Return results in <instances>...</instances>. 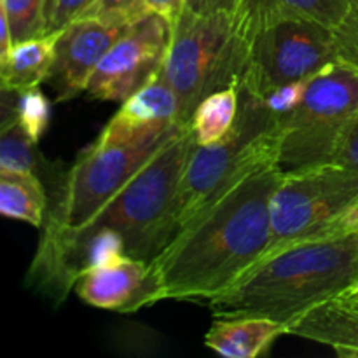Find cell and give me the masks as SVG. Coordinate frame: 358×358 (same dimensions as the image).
<instances>
[{
    "instance_id": "1",
    "label": "cell",
    "mask_w": 358,
    "mask_h": 358,
    "mask_svg": "<svg viewBox=\"0 0 358 358\" xmlns=\"http://www.w3.org/2000/svg\"><path fill=\"white\" fill-rule=\"evenodd\" d=\"M283 175L257 164L173 234L150 262L161 301L208 303L247 275L271 240V201Z\"/></svg>"
},
{
    "instance_id": "2",
    "label": "cell",
    "mask_w": 358,
    "mask_h": 358,
    "mask_svg": "<svg viewBox=\"0 0 358 358\" xmlns=\"http://www.w3.org/2000/svg\"><path fill=\"white\" fill-rule=\"evenodd\" d=\"M358 283L357 233L304 241L257 262L206 303L215 318L262 317L287 327Z\"/></svg>"
},
{
    "instance_id": "3",
    "label": "cell",
    "mask_w": 358,
    "mask_h": 358,
    "mask_svg": "<svg viewBox=\"0 0 358 358\" xmlns=\"http://www.w3.org/2000/svg\"><path fill=\"white\" fill-rule=\"evenodd\" d=\"M194 135L184 126L136 171L131 180L80 229L59 236H41L28 275L35 276L63 254L66 247L91 234H114L126 255L152 262L177 233L175 199L185 164L194 149Z\"/></svg>"
},
{
    "instance_id": "4",
    "label": "cell",
    "mask_w": 358,
    "mask_h": 358,
    "mask_svg": "<svg viewBox=\"0 0 358 358\" xmlns=\"http://www.w3.org/2000/svg\"><path fill=\"white\" fill-rule=\"evenodd\" d=\"M358 119V66L338 59L315 73L303 101L278 115L276 168L294 175L334 163Z\"/></svg>"
},
{
    "instance_id": "5",
    "label": "cell",
    "mask_w": 358,
    "mask_h": 358,
    "mask_svg": "<svg viewBox=\"0 0 358 358\" xmlns=\"http://www.w3.org/2000/svg\"><path fill=\"white\" fill-rule=\"evenodd\" d=\"M248 38L234 14H198L184 9L171 23L163 72L180 103V124L187 126L203 98L240 86Z\"/></svg>"
},
{
    "instance_id": "6",
    "label": "cell",
    "mask_w": 358,
    "mask_h": 358,
    "mask_svg": "<svg viewBox=\"0 0 358 358\" xmlns=\"http://www.w3.org/2000/svg\"><path fill=\"white\" fill-rule=\"evenodd\" d=\"M353 233H358V170L331 163L283 175L273 194L271 240L261 261L290 245Z\"/></svg>"
},
{
    "instance_id": "7",
    "label": "cell",
    "mask_w": 358,
    "mask_h": 358,
    "mask_svg": "<svg viewBox=\"0 0 358 358\" xmlns=\"http://www.w3.org/2000/svg\"><path fill=\"white\" fill-rule=\"evenodd\" d=\"M278 115L262 98L240 87V117L233 131L212 145H194L175 199L177 231L257 164L276 156Z\"/></svg>"
},
{
    "instance_id": "8",
    "label": "cell",
    "mask_w": 358,
    "mask_h": 358,
    "mask_svg": "<svg viewBox=\"0 0 358 358\" xmlns=\"http://www.w3.org/2000/svg\"><path fill=\"white\" fill-rule=\"evenodd\" d=\"M182 128L140 138L98 135L70 170L62 198L45 219L42 236H59L86 226L157 149Z\"/></svg>"
},
{
    "instance_id": "9",
    "label": "cell",
    "mask_w": 358,
    "mask_h": 358,
    "mask_svg": "<svg viewBox=\"0 0 358 358\" xmlns=\"http://www.w3.org/2000/svg\"><path fill=\"white\" fill-rule=\"evenodd\" d=\"M338 59L341 56L334 28L303 17H278L248 37L240 87L266 98L285 84L311 79Z\"/></svg>"
},
{
    "instance_id": "10",
    "label": "cell",
    "mask_w": 358,
    "mask_h": 358,
    "mask_svg": "<svg viewBox=\"0 0 358 358\" xmlns=\"http://www.w3.org/2000/svg\"><path fill=\"white\" fill-rule=\"evenodd\" d=\"M170 38L171 21L154 10L145 13L108 49L84 93L93 100L122 103L163 69Z\"/></svg>"
},
{
    "instance_id": "11",
    "label": "cell",
    "mask_w": 358,
    "mask_h": 358,
    "mask_svg": "<svg viewBox=\"0 0 358 358\" xmlns=\"http://www.w3.org/2000/svg\"><path fill=\"white\" fill-rule=\"evenodd\" d=\"M128 24H110L96 17L80 16L58 31L55 63L48 83L58 101L86 91L91 76Z\"/></svg>"
},
{
    "instance_id": "12",
    "label": "cell",
    "mask_w": 358,
    "mask_h": 358,
    "mask_svg": "<svg viewBox=\"0 0 358 358\" xmlns=\"http://www.w3.org/2000/svg\"><path fill=\"white\" fill-rule=\"evenodd\" d=\"M73 290L87 306L119 313H133L157 303L150 262L129 255L86 268L77 276Z\"/></svg>"
},
{
    "instance_id": "13",
    "label": "cell",
    "mask_w": 358,
    "mask_h": 358,
    "mask_svg": "<svg viewBox=\"0 0 358 358\" xmlns=\"http://www.w3.org/2000/svg\"><path fill=\"white\" fill-rule=\"evenodd\" d=\"M180 103L163 69L140 90L126 98L100 135L114 138H138L182 128Z\"/></svg>"
},
{
    "instance_id": "14",
    "label": "cell",
    "mask_w": 358,
    "mask_h": 358,
    "mask_svg": "<svg viewBox=\"0 0 358 358\" xmlns=\"http://www.w3.org/2000/svg\"><path fill=\"white\" fill-rule=\"evenodd\" d=\"M287 334L329 346L339 357H358V299L332 297L287 325Z\"/></svg>"
},
{
    "instance_id": "15",
    "label": "cell",
    "mask_w": 358,
    "mask_h": 358,
    "mask_svg": "<svg viewBox=\"0 0 358 358\" xmlns=\"http://www.w3.org/2000/svg\"><path fill=\"white\" fill-rule=\"evenodd\" d=\"M283 334H287L285 325L269 318H215L205 336V345L226 358H257Z\"/></svg>"
},
{
    "instance_id": "16",
    "label": "cell",
    "mask_w": 358,
    "mask_h": 358,
    "mask_svg": "<svg viewBox=\"0 0 358 358\" xmlns=\"http://www.w3.org/2000/svg\"><path fill=\"white\" fill-rule=\"evenodd\" d=\"M350 6L352 0H240L234 17L247 38L278 17H303L336 30L348 16Z\"/></svg>"
},
{
    "instance_id": "17",
    "label": "cell",
    "mask_w": 358,
    "mask_h": 358,
    "mask_svg": "<svg viewBox=\"0 0 358 358\" xmlns=\"http://www.w3.org/2000/svg\"><path fill=\"white\" fill-rule=\"evenodd\" d=\"M56 38L58 31L14 42L9 55L0 58L2 90L21 94L45 83L55 63Z\"/></svg>"
},
{
    "instance_id": "18",
    "label": "cell",
    "mask_w": 358,
    "mask_h": 358,
    "mask_svg": "<svg viewBox=\"0 0 358 358\" xmlns=\"http://www.w3.org/2000/svg\"><path fill=\"white\" fill-rule=\"evenodd\" d=\"M238 117H240L238 84L203 98L189 122L196 145H212L224 140L234 129Z\"/></svg>"
},
{
    "instance_id": "19",
    "label": "cell",
    "mask_w": 358,
    "mask_h": 358,
    "mask_svg": "<svg viewBox=\"0 0 358 358\" xmlns=\"http://www.w3.org/2000/svg\"><path fill=\"white\" fill-rule=\"evenodd\" d=\"M45 208L48 199L37 173L0 171V212L3 217L42 227Z\"/></svg>"
},
{
    "instance_id": "20",
    "label": "cell",
    "mask_w": 358,
    "mask_h": 358,
    "mask_svg": "<svg viewBox=\"0 0 358 358\" xmlns=\"http://www.w3.org/2000/svg\"><path fill=\"white\" fill-rule=\"evenodd\" d=\"M37 143L21 128L16 117V107H7L3 101L2 126H0V171L35 173Z\"/></svg>"
},
{
    "instance_id": "21",
    "label": "cell",
    "mask_w": 358,
    "mask_h": 358,
    "mask_svg": "<svg viewBox=\"0 0 358 358\" xmlns=\"http://www.w3.org/2000/svg\"><path fill=\"white\" fill-rule=\"evenodd\" d=\"M45 6L48 0H0L14 42L45 35Z\"/></svg>"
},
{
    "instance_id": "22",
    "label": "cell",
    "mask_w": 358,
    "mask_h": 358,
    "mask_svg": "<svg viewBox=\"0 0 358 358\" xmlns=\"http://www.w3.org/2000/svg\"><path fill=\"white\" fill-rule=\"evenodd\" d=\"M49 115H51V103L38 87L17 94L16 117L21 128L28 133V136L35 143L42 138L48 129Z\"/></svg>"
},
{
    "instance_id": "23",
    "label": "cell",
    "mask_w": 358,
    "mask_h": 358,
    "mask_svg": "<svg viewBox=\"0 0 358 358\" xmlns=\"http://www.w3.org/2000/svg\"><path fill=\"white\" fill-rule=\"evenodd\" d=\"M149 10V0H96L83 16L110 24H129Z\"/></svg>"
},
{
    "instance_id": "24",
    "label": "cell",
    "mask_w": 358,
    "mask_h": 358,
    "mask_svg": "<svg viewBox=\"0 0 358 358\" xmlns=\"http://www.w3.org/2000/svg\"><path fill=\"white\" fill-rule=\"evenodd\" d=\"M96 0H48L45 6V35L56 34L70 21L77 20Z\"/></svg>"
},
{
    "instance_id": "25",
    "label": "cell",
    "mask_w": 358,
    "mask_h": 358,
    "mask_svg": "<svg viewBox=\"0 0 358 358\" xmlns=\"http://www.w3.org/2000/svg\"><path fill=\"white\" fill-rule=\"evenodd\" d=\"M308 84H310V79L285 84V86L278 87V90H275L273 93H269L268 96L262 98V100H264L266 107H268L273 114L285 115L289 114L290 110H294V108L303 101L308 90Z\"/></svg>"
},
{
    "instance_id": "26",
    "label": "cell",
    "mask_w": 358,
    "mask_h": 358,
    "mask_svg": "<svg viewBox=\"0 0 358 358\" xmlns=\"http://www.w3.org/2000/svg\"><path fill=\"white\" fill-rule=\"evenodd\" d=\"M339 56L358 66V0H352L346 20L336 28Z\"/></svg>"
},
{
    "instance_id": "27",
    "label": "cell",
    "mask_w": 358,
    "mask_h": 358,
    "mask_svg": "<svg viewBox=\"0 0 358 358\" xmlns=\"http://www.w3.org/2000/svg\"><path fill=\"white\" fill-rule=\"evenodd\" d=\"M240 0H187L184 9L192 10L198 14L210 13H236Z\"/></svg>"
},
{
    "instance_id": "28",
    "label": "cell",
    "mask_w": 358,
    "mask_h": 358,
    "mask_svg": "<svg viewBox=\"0 0 358 358\" xmlns=\"http://www.w3.org/2000/svg\"><path fill=\"white\" fill-rule=\"evenodd\" d=\"M334 163L358 170V119L355 126L352 128V131L346 136L345 143H343L341 150L338 152V157H336Z\"/></svg>"
},
{
    "instance_id": "29",
    "label": "cell",
    "mask_w": 358,
    "mask_h": 358,
    "mask_svg": "<svg viewBox=\"0 0 358 358\" xmlns=\"http://www.w3.org/2000/svg\"><path fill=\"white\" fill-rule=\"evenodd\" d=\"M187 0H149V9L154 13L163 14L166 20L173 23L178 17V14L184 10Z\"/></svg>"
},
{
    "instance_id": "30",
    "label": "cell",
    "mask_w": 358,
    "mask_h": 358,
    "mask_svg": "<svg viewBox=\"0 0 358 358\" xmlns=\"http://www.w3.org/2000/svg\"><path fill=\"white\" fill-rule=\"evenodd\" d=\"M348 296H352V297H357V299H358V283H357L355 287H353L352 290H350V292H348Z\"/></svg>"
},
{
    "instance_id": "31",
    "label": "cell",
    "mask_w": 358,
    "mask_h": 358,
    "mask_svg": "<svg viewBox=\"0 0 358 358\" xmlns=\"http://www.w3.org/2000/svg\"><path fill=\"white\" fill-rule=\"evenodd\" d=\"M357 241H358V233H357Z\"/></svg>"
}]
</instances>
